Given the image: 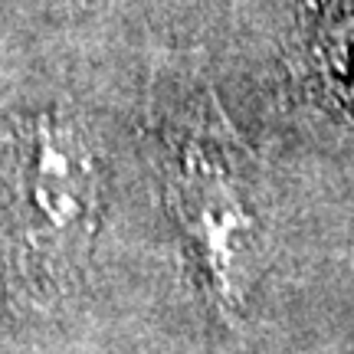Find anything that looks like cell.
<instances>
[{
	"mask_svg": "<svg viewBox=\"0 0 354 354\" xmlns=\"http://www.w3.org/2000/svg\"><path fill=\"white\" fill-rule=\"evenodd\" d=\"M102 214L105 174L82 122L56 105L33 112L13 145L10 223L20 279L37 292L76 282Z\"/></svg>",
	"mask_w": 354,
	"mask_h": 354,
	"instance_id": "1",
	"label": "cell"
},
{
	"mask_svg": "<svg viewBox=\"0 0 354 354\" xmlns=\"http://www.w3.org/2000/svg\"><path fill=\"white\" fill-rule=\"evenodd\" d=\"M167 203L220 305L236 308L259 263L263 223L233 145L220 135L184 141L167 171Z\"/></svg>",
	"mask_w": 354,
	"mask_h": 354,
	"instance_id": "2",
	"label": "cell"
}]
</instances>
